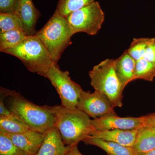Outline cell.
<instances>
[{"instance_id": "cell-1", "label": "cell", "mask_w": 155, "mask_h": 155, "mask_svg": "<svg viewBox=\"0 0 155 155\" xmlns=\"http://www.w3.org/2000/svg\"><path fill=\"white\" fill-rule=\"evenodd\" d=\"M7 107L30 130L45 134L56 125L53 106H41L26 99L15 90L8 91Z\"/></svg>"}, {"instance_id": "cell-2", "label": "cell", "mask_w": 155, "mask_h": 155, "mask_svg": "<svg viewBox=\"0 0 155 155\" xmlns=\"http://www.w3.org/2000/svg\"><path fill=\"white\" fill-rule=\"evenodd\" d=\"M53 108L56 118L55 126L66 146L78 144L95 130L89 116L77 107L68 108L61 105L53 106Z\"/></svg>"}, {"instance_id": "cell-3", "label": "cell", "mask_w": 155, "mask_h": 155, "mask_svg": "<svg viewBox=\"0 0 155 155\" xmlns=\"http://www.w3.org/2000/svg\"><path fill=\"white\" fill-rule=\"evenodd\" d=\"M2 52L15 56L30 72L45 78L50 68L56 64L36 35L27 36L17 46Z\"/></svg>"}, {"instance_id": "cell-4", "label": "cell", "mask_w": 155, "mask_h": 155, "mask_svg": "<svg viewBox=\"0 0 155 155\" xmlns=\"http://www.w3.org/2000/svg\"><path fill=\"white\" fill-rule=\"evenodd\" d=\"M74 34L67 18L56 9L36 35L45 45L53 61L58 64L64 51L72 43L71 37Z\"/></svg>"}, {"instance_id": "cell-5", "label": "cell", "mask_w": 155, "mask_h": 155, "mask_svg": "<svg viewBox=\"0 0 155 155\" xmlns=\"http://www.w3.org/2000/svg\"><path fill=\"white\" fill-rule=\"evenodd\" d=\"M114 59H107L89 72L91 84L95 90L107 97L114 107L122 106L123 91L116 75Z\"/></svg>"}, {"instance_id": "cell-6", "label": "cell", "mask_w": 155, "mask_h": 155, "mask_svg": "<svg viewBox=\"0 0 155 155\" xmlns=\"http://www.w3.org/2000/svg\"><path fill=\"white\" fill-rule=\"evenodd\" d=\"M66 18L74 34L82 32L93 35L101 28L105 16L99 3L94 2L72 12Z\"/></svg>"}, {"instance_id": "cell-7", "label": "cell", "mask_w": 155, "mask_h": 155, "mask_svg": "<svg viewBox=\"0 0 155 155\" xmlns=\"http://www.w3.org/2000/svg\"><path fill=\"white\" fill-rule=\"evenodd\" d=\"M45 78L51 81L58 92L61 105L68 108L77 107L78 101L83 89L71 79L69 72L62 71L58 64H55L49 69Z\"/></svg>"}, {"instance_id": "cell-8", "label": "cell", "mask_w": 155, "mask_h": 155, "mask_svg": "<svg viewBox=\"0 0 155 155\" xmlns=\"http://www.w3.org/2000/svg\"><path fill=\"white\" fill-rule=\"evenodd\" d=\"M77 107L93 119L115 113L114 106L107 97L95 90L91 93L82 90Z\"/></svg>"}, {"instance_id": "cell-9", "label": "cell", "mask_w": 155, "mask_h": 155, "mask_svg": "<svg viewBox=\"0 0 155 155\" xmlns=\"http://www.w3.org/2000/svg\"><path fill=\"white\" fill-rule=\"evenodd\" d=\"M143 116L121 117L114 113L92 119L91 123L95 130H132L143 127Z\"/></svg>"}, {"instance_id": "cell-10", "label": "cell", "mask_w": 155, "mask_h": 155, "mask_svg": "<svg viewBox=\"0 0 155 155\" xmlns=\"http://www.w3.org/2000/svg\"><path fill=\"white\" fill-rule=\"evenodd\" d=\"M0 132L7 135L14 144L29 155L36 154L46 136V133H39L31 130L20 134L10 133L1 130Z\"/></svg>"}, {"instance_id": "cell-11", "label": "cell", "mask_w": 155, "mask_h": 155, "mask_svg": "<svg viewBox=\"0 0 155 155\" xmlns=\"http://www.w3.org/2000/svg\"><path fill=\"white\" fill-rule=\"evenodd\" d=\"M15 14L21 20L22 30L27 36L36 34L35 27L41 13L35 6L32 0H20Z\"/></svg>"}, {"instance_id": "cell-12", "label": "cell", "mask_w": 155, "mask_h": 155, "mask_svg": "<svg viewBox=\"0 0 155 155\" xmlns=\"http://www.w3.org/2000/svg\"><path fill=\"white\" fill-rule=\"evenodd\" d=\"M71 147L64 144L59 129L54 126L46 133L44 140L35 155H65Z\"/></svg>"}, {"instance_id": "cell-13", "label": "cell", "mask_w": 155, "mask_h": 155, "mask_svg": "<svg viewBox=\"0 0 155 155\" xmlns=\"http://www.w3.org/2000/svg\"><path fill=\"white\" fill-rule=\"evenodd\" d=\"M138 129L132 130H94L90 136L105 141L116 143L125 147H132L135 143Z\"/></svg>"}, {"instance_id": "cell-14", "label": "cell", "mask_w": 155, "mask_h": 155, "mask_svg": "<svg viewBox=\"0 0 155 155\" xmlns=\"http://www.w3.org/2000/svg\"><path fill=\"white\" fill-rule=\"evenodd\" d=\"M136 61L125 51L122 55L114 61L116 75L122 90L129 82L133 81Z\"/></svg>"}, {"instance_id": "cell-15", "label": "cell", "mask_w": 155, "mask_h": 155, "mask_svg": "<svg viewBox=\"0 0 155 155\" xmlns=\"http://www.w3.org/2000/svg\"><path fill=\"white\" fill-rule=\"evenodd\" d=\"M82 141L86 145H91L104 150L108 155H135L133 148L125 147L116 143L105 141L89 135Z\"/></svg>"}, {"instance_id": "cell-16", "label": "cell", "mask_w": 155, "mask_h": 155, "mask_svg": "<svg viewBox=\"0 0 155 155\" xmlns=\"http://www.w3.org/2000/svg\"><path fill=\"white\" fill-rule=\"evenodd\" d=\"M132 148L135 155H143L155 149V131L145 126L139 128Z\"/></svg>"}, {"instance_id": "cell-17", "label": "cell", "mask_w": 155, "mask_h": 155, "mask_svg": "<svg viewBox=\"0 0 155 155\" xmlns=\"http://www.w3.org/2000/svg\"><path fill=\"white\" fill-rule=\"evenodd\" d=\"M21 29H15L0 33V51L17 46L27 37Z\"/></svg>"}, {"instance_id": "cell-18", "label": "cell", "mask_w": 155, "mask_h": 155, "mask_svg": "<svg viewBox=\"0 0 155 155\" xmlns=\"http://www.w3.org/2000/svg\"><path fill=\"white\" fill-rule=\"evenodd\" d=\"M155 77V64L142 58L136 62L135 72L133 81L143 79L152 81Z\"/></svg>"}, {"instance_id": "cell-19", "label": "cell", "mask_w": 155, "mask_h": 155, "mask_svg": "<svg viewBox=\"0 0 155 155\" xmlns=\"http://www.w3.org/2000/svg\"><path fill=\"white\" fill-rule=\"evenodd\" d=\"M94 0H59L57 10L64 17L94 2Z\"/></svg>"}, {"instance_id": "cell-20", "label": "cell", "mask_w": 155, "mask_h": 155, "mask_svg": "<svg viewBox=\"0 0 155 155\" xmlns=\"http://www.w3.org/2000/svg\"><path fill=\"white\" fill-rule=\"evenodd\" d=\"M150 39L147 38H134L126 51L136 61H138L143 58Z\"/></svg>"}, {"instance_id": "cell-21", "label": "cell", "mask_w": 155, "mask_h": 155, "mask_svg": "<svg viewBox=\"0 0 155 155\" xmlns=\"http://www.w3.org/2000/svg\"><path fill=\"white\" fill-rule=\"evenodd\" d=\"M0 155H29L17 147L10 138L0 132Z\"/></svg>"}, {"instance_id": "cell-22", "label": "cell", "mask_w": 155, "mask_h": 155, "mask_svg": "<svg viewBox=\"0 0 155 155\" xmlns=\"http://www.w3.org/2000/svg\"><path fill=\"white\" fill-rule=\"evenodd\" d=\"M0 130L10 133L20 134L30 129L19 119L0 118Z\"/></svg>"}, {"instance_id": "cell-23", "label": "cell", "mask_w": 155, "mask_h": 155, "mask_svg": "<svg viewBox=\"0 0 155 155\" xmlns=\"http://www.w3.org/2000/svg\"><path fill=\"white\" fill-rule=\"evenodd\" d=\"M15 29L22 30V22L16 14H0V33Z\"/></svg>"}, {"instance_id": "cell-24", "label": "cell", "mask_w": 155, "mask_h": 155, "mask_svg": "<svg viewBox=\"0 0 155 155\" xmlns=\"http://www.w3.org/2000/svg\"><path fill=\"white\" fill-rule=\"evenodd\" d=\"M20 0H0V14H15Z\"/></svg>"}, {"instance_id": "cell-25", "label": "cell", "mask_w": 155, "mask_h": 155, "mask_svg": "<svg viewBox=\"0 0 155 155\" xmlns=\"http://www.w3.org/2000/svg\"><path fill=\"white\" fill-rule=\"evenodd\" d=\"M143 58L155 64V38H151Z\"/></svg>"}, {"instance_id": "cell-26", "label": "cell", "mask_w": 155, "mask_h": 155, "mask_svg": "<svg viewBox=\"0 0 155 155\" xmlns=\"http://www.w3.org/2000/svg\"><path fill=\"white\" fill-rule=\"evenodd\" d=\"M143 116V126L155 131V112Z\"/></svg>"}, {"instance_id": "cell-27", "label": "cell", "mask_w": 155, "mask_h": 155, "mask_svg": "<svg viewBox=\"0 0 155 155\" xmlns=\"http://www.w3.org/2000/svg\"><path fill=\"white\" fill-rule=\"evenodd\" d=\"M65 155H82L78 148V145L72 146L69 151Z\"/></svg>"}, {"instance_id": "cell-28", "label": "cell", "mask_w": 155, "mask_h": 155, "mask_svg": "<svg viewBox=\"0 0 155 155\" xmlns=\"http://www.w3.org/2000/svg\"><path fill=\"white\" fill-rule=\"evenodd\" d=\"M141 155H155V149L150 151Z\"/></svg>"}]
</instances>
